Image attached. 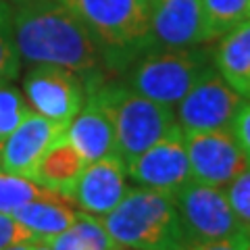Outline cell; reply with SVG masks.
I'll list each match as a JSON object with an SVG mask.
<instances>
[{
    "instance_id": "cell-1",
    "label": "cell",
    "mask_w": 250,
    "mask_h": 250,
    "mask_svg": "<svg viewBox=\"0 0 250 250\" xmlns=\"http://www.w3.org/2000/svg\"><path fill=\"white\" fill-rule=\"evenodd\" d=\"M15 42L29 65L71 69L88 83L104 75V59L82 19L61 0H36L13 6Z\"/></svg>"
},
{
    "instance_id": "cell-2",
    "label": "cell",
    "mask_w": 250,
    "mask_h": 250,
    "mask_svg": "<svg viewBox=\"0 0 250 250\" xmlns=\"http://www.w3.org/2000/svg\"><path fill=\"white\" fill-rule=\"evenodd\" d=\"M117 246L131 250H184L186 236L175 198L152 188H134L104 219H100Z\"/></svg>"
},
{
    "instance_id": "cell-3",
    "label": "cell",
    "mask_w": 250,
    "mask_h": 250,
    "mask_svg": "<svg viewBox=\"0 0 250 250\" xmlns=\"http://www.w3.org/2000/svg\"><path fill=\"white\" fill-rule=\"evenodd\" d=\"M71 9L103 52L106 69L125 71L150 48L148 0H61Z\"/></svg>"
},
{
    "instance_id": "cell-4",
    "label": "cell",
    "mask_w": 250,
    "mask_h": 250,
    "mask_svg": "<svg viewBox=\"0 0 250 250\" xmlns=\"http://www.w3.org/2000/svg\"><path fill=\"white\" fill-rule=\"evenodd\" d=\"M83 88L98 94L106 106L115 127L117 154L125 163L142 154L177 125L173 108L142 96L127 83L106 82L103 75L83 83Z\"/></svg>"
},
{
    "instance_id": "cell-5",
    "label": "cell",
    "mask_w": 250,
    "mask_h": 250,
    "mask_svg": "<svg viewBox=\"0 0 250 250\" xmlns=\"http://www.w3.org/2000/svg\"><path fill=\"white\" fill-rule=\"evenodd\" d=\"M213 65V50L190 48H148L125 69V83L138 94L175 108L188 90Z\"/></svg>"
},
{
    "instance_id": "cell-6",
    "label": "cell",
    "mask_w": 250,
    "mask_h": 250,
    "mask_svg": "<svg viewBox=\"0 0 250 250\" xmlns=\"http://www.w3.org/2000/svg\"><path fill=\"white\" fill-rule=\"evenodd\" d=\"M246 98L231 88L221 73L210 65L202 77L175 104V121L184 134L188 131L229 129L244 106Z\"/></svg>"
},
{
    "instance_id": "cell-7",
    "label": "cell",
    "mask_w": 250,
    "mask_h": 250,
    "mask_svg": "<svg viewBox=\"0 0 250 250\" xmlns=\"http://www.w3.org/2000/svg\"><path fill=\"white\" fill-rule=\"evenodd\" d=\"M173 198L179 223H182L186 236V244L221 240L242 228L221 188L207 186L192 179L179 188L173 194Z\"/></svg>"
},
{
    "instance_id": "cell-8",
    "label": "cell",
    "mask_w": 250,
    "mask_h": 250,
    "mask_svg": "<svg viewBox=\"0 0 250 250\" xmlns=\"http://www.w3.org/2000/svg\"><path fill=\"white\" fill-rule=\"evenodd\" d=\"M23 94L31 111L46 119L69 125L83 104L85 88L82 77L59 65H31L23 75Z\"/></svg>"
},
{
    "instance_id": "cell-9",
    "label": "cell",
    "mask_w": 250,
    "mask_h": 250,
    "mask_svg": "<svg viewBox=\"0 0 250 250\" xmlns=\"http://www.w3.org/2000/svg\"><path fill=\"white\" fill-rule=\"evenodd\" d=\"M184 140L194 182L223 188L250 165L231 127L188 131Z\"/></svg>"
},
{
    "instance_id": "cell-10",
    "label": "cell",
    "mask_w": 250,
    "mask_h": 250,
    "mask_svg": "<svg viewBox=\"0 0 250 250\" xmlns=\"http://www.w3.org/2000/svg\"><path fill=\"white\" fill-rule=\"evenodd\" d=\"M125 167H127V177L138 186L175 194L182 186L192 182V169L182 127L175 125L159 142L125 163Z\"/></svg>"
},
{
    "instance_id": "cell-11",
    "label": "cell",
    "mask_w": 250,
    "mask_h": 250,
    "mask_svg": "<svg viewBox=\"0 0 250 250\" xmlns=\"http://www.w3.org/2000/svg\"><path fill=\"white\" fill-rule=\"evenodd\" d=\"M150 48H190L210 42L202 0H148Z\"/></svg>"
},
{
    "instance_id": "cell-12",
    "label": "cell",
    "mask_w": 250,
    "mask_h": 250,
    "mask_svg": "<svg viewBox=\"0 0 250 250\" xmlns=\"http://www.w3.org/2000/svg\"><path fill=\"white\" fill-rule=\"evenodd\" d=\"M65 131L67 125L46 119L36 111H29L25 119L13 129V134L0 144L2 169L36 182L40 159Z\"/></svg>"
},
{
    "instance_id": "cell-13",
    "label": "cell",
    "mask_w": 250,
    "mask_h": 250,
    "mask_svg": "<svg viewBox=\"0 0 250 250\" xmlns=\"http://www.w3.org/2000/svg\"><path fill=\"white\" fill-rule=\"evenodd\" d=\"M127 167L117 152L92 161L71 192L75 207L90 215H106L127 194Z\"/></svg>"
},
{
    "instance_id": "cell-14",
    "label": "cell",
    "mask_w": 250,
    "mask_h": 250,
    "mask_svg": "<svg viewBox=\"0 0 250 250\" xmlns=\"http://www.w3.org/2000/svg\"><path fill=\"white\" fill-rule=\"evenodd\" d=\"M65 136L85 163L117 152L111 115L103 104V100L98 98V94L94 92H85L83 104L71 119V123L67 125Z\"/></svg>"
},
{
    "instance_id": "cell-15",
    "label": "cell",
    "mask_w": 250,
    "mask_h": 250,
    "mask_svg": "<svg viewBox=\"0 0 250 250\" xmlns=\"http://www.w3.org/2000/svg\"><path fill=\"white\" fill-rule=\"evenodd\" d=\"M17 221L34 233V242H44L57 233L69 229L77 219L75 200L69 194L48 188L42 198L29 200L11 213ZM31 242V244H34Z\"/></svg>"
},
{
    "instance_id": "cell-16",
    "label": "cell",
    "mask_w": 250,
    "mask_h": 250,
    "mask_svg": "<svg viewBox=\"0 0 250 250\" xmlns=\"http://www.w3.org/2000/svg\"><path fill=\"white\" fill-rule=\"evenodd\" d=\"M213 67L240 96L250 100V19L219 38Z\"/></svg>"
},
{
    "instance_id": "cell-17",
    "label": "cell",
    "mask_w": 250,
    "mask_h": 250,
    "mask_svg": "<svg viewBox=\"0 0 250 250\" xmlns=\"http://www.w3.org/2000/svg\"><path fill=\"white\" fill-rule=\"evenodd\" d=\"M85 165L88 163L82 159V154L75 150V146L62 134L57 142H52V146L40 159V165L36 171V184L71 196Z\"/></svg>"
},
{
    "instance_id": "cell-18",
    "label": "cell",
    "mask_w": 250,
    "mask_h": 250,
    "mask_svg": "<svg viewBox=\"0 0 250 250\" xmlns=\"http://www.w3.org/2000/svg\"><path fill=\"white\" fill-rule=\"evenodd\" d=\"M52 250H117L115 240L108 236L100 219L80 210L73 225L65 231L44 240Z\"/></svg>"
},
{
    "instance_id": "cell-19",
    "label": "cell",
    "mask_w": 250,
    "mask_h": 250,
    "mask_svg": "<svg viewBox=\"0 0 250 250\" xmlns=\"http://www.w3.org/2000/svg\"><path fill=\"white\" fill-rule=\"evenodd\" d=\"M210 40L225 36L250 19V0H202Z\"/></svg>"
},
{
    "instance_id": "cell-20",
    "label": "cell",
    "mask_w": 250,
    "mask_h": 250,
    "mask_svg": "<svg viewBox=\"0 0 250 250\" xmlns=\"http://www.w3.org/2000/svg\"><path fill=\"white\" fill-rule=\"evenodd\" d=\"M21 73V54L15 42L13 4L0 0V83L15 82Z\"/></svg>"
},
{
    "instance_id": "cell-21",
    "label": "cell",
    "mask_w": 250,
    "mask_h": 250,
    "mask_svg": "<svg viewBox=\"0 0 250 250\" xmlns=\"http://www.w3.org/2000/svg\"><path fill=\"white\" fill-rule=\"evenodd\" d=\"M46 192L48 188L0 169V213H13L29 200L42 198Z\"/></svg>"
},
{
    "instance_id": "cell-22",
    "label": "cell",
    "mask_w": 250,
    "mask_h": 250,
    "mask_svg": "<svg viewBox=\"0 0 250 250\" xmlns=\"http://www.w3.org/2000/svg\"><path fill=\"white\" fill-rule=\"evenodd\" d=\"M29 111L25 94L15 88L13 82L0 83V144L13 134V129L25 119Z\"/></svg>"
},
{
    "instance_id": "cell-23",
    "label": "cell",
    "mask_w": 250,
    "mask_h": 250,
    "mask_svg": "<svg viewBox=\"0 0 250 250\" xmlns=\"http://www.w3.org/2000/svg\"><path fill=\"white\" fill-rule=\"evenodd\" d=\"M225 196L229 200L238 223L250 231V165L228 184Z\"/></svg>"
},
{
    "instance_id": "cell-24",
    "label": "cell",
    "mask_w": 250,
    "mask_h": 250,
    "mask_svg": "<svg viewBox=\"0 0 250 250\" xmlns=\"http://www.w3.org/2000/svg\"><path fill=\"white\" fill-rule=\"evenodd\" d=\"M184 250H250V231L240 228L231 236L210 242H190Z\"/></svg>"
},
{
    "instance_id": "cell-25",
    "label": "cell",
    "mask_w": 250,
    "mask_h": 250,
    "mask_svg": "<svg viewBox=\"0 0 250 250\" xmlns=\"http://www.w3.org/2000/svg\"><path fill=\"white\" fill-rule=\"evenodd\" d=\"M21 242H34V233L23 228L11 213H0V250Z\"/></svg>"
},
{
    "instance_id": "cell-26",
    "label": "cell",
    "mask_w": 250,
    "mask_h": 250,
    "mask_svg": "<svg viewBox=\"0 0 250 250\" xmlns=\"http://www.w3.org/2000/svg\"><path fill=\"white\" fill-rule=\"evenodd\" d=\"M231 131H233V136L238 138L242 150H244L246 159L250 163V100H246L244 106L240 108V113L236 115L233 125H231Z\"/></svg>"
},
{
    "instance_id": "cell-27",
    "label": "cell",
    "mask_w": 250,
    "mask_h": 250,
    "mask_svg": "<svg viewBox=\"0 0 250 250\" xmlns=\"http://www.w3.org/2000/svg\"><path fill=\"white\" fill-rule=\"evenodd\" d=\"M2 250H34V244L31 242H21V244H13V246H6Z\"/></svg>"
},
{
    "instance_id": "cell-28",
    "label": "cell",
    "mask_w": 250,
    "mask_h": 250,
    "mask_svg": "<svg viewBox=\"0 0 250 250\" xmlns=\"http://www.w3.org/2000/svg\"><path fill=\"white\" fill-rule=\"evenodd\" d=\"M34 250H52L48 244H44V242H34Z\"/></svg>"
},
{
    "instance_id": "cell-29",
    "label": "cell",
    "mask_w": 250,
    "mask_h": 250,
    "mask_svg": "<svg viewBox=\"0 0 250 250\" xmlns=\"http://www.w3.org/2000/svg\"><path fill=\"white\" fill-rule=\"evenodd\" d=\"M6 2H11L13 6H17V4H27V2H36V0H6Z\"/></svg>"
},
{
    "instance_id": "cell-30",
    "label": "cell",
    "mask_w": 250,
    "mask_h": 250,
    "mask_svg": "<svg viewBox=\"0 0 250 250\" xmlns=\"http://www.w3.org/2000/svg\"><path fill=\"white\" fill-rule=\"evenodd\" d=\"M0 169H2V161H0Z\"/></svg>"
}]
</instances>
